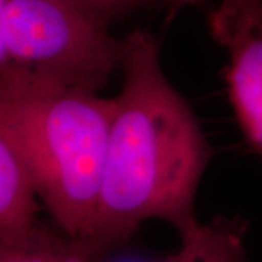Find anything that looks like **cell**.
I'll return each mask as SVG.
<instances>
[{
    "mask_svg": "<svg viewBox=\"0 0 262 262\" xmlns=\"http://www.w3.org/2000/svg\"><path fill=\"white\" fill-rule=\"evenodd\" d=\"M102 262H149V261L141 259V258H136V256H130V258H120V256H117V258H113V255H111V252H110L103 256Z\"/></svg>",
    "mask_w": 262,
    "mask_h": 262,
    "instance_id": "9",
    "label": "cell"
},
{
    "mask_svg": "<svg viewBox=\"0 0 262 262\" xmlns=\"http://www.w3.org/2000/svg\"><path fill=\"white\" fill-rule=\"evenodd\" d=\"M208 29L229 56L226 82L236 118L262 155V0H222L208 13Z\"/></svg>",
    "mask_w": 262,
    "mask_h": 262,
    "instance_id": "4",
    "label": "cell"
},
{
    "mask_svg": "<svg viewBox=\"0 0 262 262\" xmlns=\"http://www.w3.org/2000/svg\"><path fill=\"white\" fill-rule=\"evenodd\" d=\"M108 24L70 0H0V82L38 76L98 92L121 53Z\"/></svg>",
    "mask_w": 262,
    "mask_h": 262,
    "instance_id": "3",
    "label": "cell"
},
{
    "mask_svg": "<svg viewBox=\"0 0 262 262\" xmlns=\"http://www.w3.org/2000/svg\"><path fill=\"white\" fill-rule=\"evenodd\" d=\"M83 9L110 22L113 18L124 16L149 5L151 0H70Z\"/></svg>",
    "mask_w": 262,
    "mask_h": 262,
    "instance_id": "8",
    "label": "cell"
},
{
    "mask_svg": "<svg viewBox=\"0 0 262 262\" xmlns=\"http://www.w3.org/2000/svg\"><path fill=\"white\" fill-rule=\"evenodd\" d=\"M118 69L124 83L114 98L94 215L80 239L99 255L121 248L150 219L181 236L194 230L196 188L213 156L191 106L162 70L156 38L146 31L121 37Z\"/></svg>",
    "mask_w": 262,
    "mask_h": 262,
    "instance_id": "1",
    "label": "cell"
},
{
    "mask_svg": "<svg viewBox=\"0 0 262 262\" xmlns=\"http://www.w3.org/2000/svg\"><path fill=\"white\" fill-rule=\"evenodd\" d=\"M114 98L47 77L0 82V128L58 230L83 239L99 191Z\"/></svg>",
    "mask_w": 262,
    "mask_h": 262,
    "instance_id": "2",
    "label": "cell"
},
{
    "mask_svg": "<svg viewBox=\"0 0 262 262\" xmlns=\"http://www.w3.org/2000/svg\"><path fill=\"white\" fill-rule=\"evenodd\" d=\"M105 255L94 252L82 241L61 230L39 226L35 234L22 244L0 241V262H102Z\"/></svg>",
    "mask_w": 262,
    "mask_h": 262,
    "instance_id": "7",
    "label": "cell"
},
{
    "mask_svg": "<svg viewBox=\"0 0 262 262\" xmlns=\"http://www.w3.org/2000/svg\"><path fill=\"white\" fill-rule=\"evenodd\" d=\"M248 220L242 215H215L181 236L178 252L163 262H246L245 236Z\"/></svg>",
    "mask_w": 262,
    "mask_h": 262,
    "instance_id": "6",
    "label": "cell"
},
{
    "mask_svg": "<svg viewBox=\"0 0 262 262\" xmlns=\"http://www.w3.org/2000/svg\"><path fill=\"white\" fill-rule=\"evenodd\" d=\"M175 5L184 6V5H203L206 0H172Z\"/></svg>",
    "mask_w": 262,
    "mask_h": 262,
    "instance_id": "10",
    "label": "cell"
},
{
    "mask_svg": "<svg viewBox=\"0 0 262 262\" xmlns=\"http://www.w3.org/2000/svg\"><path fill=\"white\" fill-rule=\"evenodd\" d=\"M38 198L24 162L0 128V241L22 244L42 223L37 219Z\"/></svg>",
    "mask_w": 262,
    "mask_h": 262,
    "instance_id": "5",
    "label": "cell"
}]
</instances>
